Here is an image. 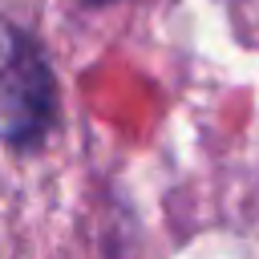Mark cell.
<instances>
[{
  "label": "cell",
  "mask_w": 259,
  "mask_h": 259,
  "mask_svg": "<svg viewBox=\"0 0 259 259\" xmlns=\"http://www.w3.org/2000/svg\"><path fill=\"white\" fill-rule=\"evenodd\" d=\"M53 121V73L36 45L0 20V138L36 142Z\"/></svg>",
  "instance_id": "1"
},
{
  "label": "cell",
  "mask_w": 259,
  "mask_h": 259,
  "mask_svg": "<svg viewBox=\"0 0 259 259\" xmlns=\"http://www.w3.org/2000/svg\"><path fill=\"white\" fill-rule=\"evenodd\" d=\"M93 4H105V0H93Z\"/></svg>",
  "instance_id": "2"
}]
</instances>
